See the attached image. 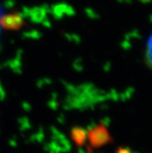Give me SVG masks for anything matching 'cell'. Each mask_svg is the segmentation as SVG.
I'll list each match as a JSON object with an SVG mask.
<instances>
[{"label":"cell","instance_id":"6da1fadb","mask_svg":"<svg viewBox=\"0 0 152 153\" xmlns=\"http://www.w3.org/2000/svg\"><path fill=\"white\" fill-rule=\"evenodd\" d=\"M146 62L152 68V34L148 38L146 45Z\"/></svg>","mask_w":152,"mask_h":153}]
</instances>
